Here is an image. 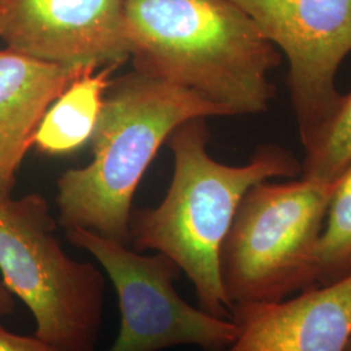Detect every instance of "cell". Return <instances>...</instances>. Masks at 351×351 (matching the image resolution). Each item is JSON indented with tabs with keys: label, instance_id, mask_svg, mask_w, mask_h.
I'll list each match as a JSON object with an SVG mask.
<instances>
[{
	"label": "cell",
	"instance_id": "1",
	"mask_svg": "<svg viewBox=\"0 0 351 351\" xmlns=\"http://www.w3.org/2000/svg\"><path fill=\"white\" fill-rule=\"evenodd\" d=\"M134 71L199 95L224 116L268 111L276 46L230 0H124Z\"/></svg>",
	"mask_w": 351,
	"mask_h": 351
},
{
	"label": "cell",
	"instance_id": "2",
	"mask_svg": "<svg viewBox=\"0 0 351 351\" xmlns=\"http://www.w3.org/2000/svg\"><path fill=\"white\" fill-rule=\"evenodd\" d=\"M206 117L177 126L167 142L175 172L163 201L132 213L133 250L160 252L173 261L193 284L199 308L230 319L220 276V250L239 203L254 185L277 177L301 176L302 164L282 147L264 145L241 167L219 163L208 155Z\"/></svg>",
	"mask_w": 351,
	"mask_h": 351
},
{
	"label": "cell",
	"instance_id": "3",
	"mask_svg": "<svg viewBox=\"0 0 351 351\" xmlns=\"http://www.w3.org/2000/svg\"><path fill=\"white\" fill-rule=\"evenodd\" d=\"M224 116L199 95L133 71L112 80L93 133V162L58 181L59 224L129 246L132 202L159 147L191 119Z\"/></svg>",
	"mask_w": 351,
	"mask_h": 351
},
{
	"label": "cell",
	"instance_id": "4",
	"mask_svg": "<svg viewBox=\"0 0 351 351\" xmlns=\"http://www.w3.org/2000/svg\"><path fill=\"white\" fill-rule=\"evenodd\" d=\"M55 230L40 195L0 197L1 282L33 315L37 339L60 351H97L106 278L72 259Z\"/></svg>",
	"mask_w": 351,
	"mask_h": 351
},
{
	"label": "cell",
	"instance_id": "5",
	"mask_svg": "<svg viewBox=\"0 0 351 351\" xmlns=\"http://www.w3.org/2000/svg\"><path fill=\"white\" fill-rule=\"evenodd\" d=\"M335 184L301 178L262 181L239 203L220 250V276L232 307L276 302L313 288L315 251Z\"/></svg>",
	"mask_w": 351,
	"mask_h": 351
},
{
	"label": "cell",
	"instance_id": "6",
	"mask_svg": "<svg viewBox=\"0 0 351 351\" xmlns=\"http://www.w3.org/2000/svg\"><path fill=\"white\" fill-rule=\"evenodd\" d=\"M66 237L99 262L117 294L120 329L107 351H162L185 345L226 351L233 342L236 326L230 319L195 308L178 295L175 284L181 269L168 256L142 255L81 228L66 229Z\"/></svg>",
	"mask_w": 351,
	"mask_h": 351
},
{
	"label": "cell",
	"instance_id": "7",
	"mask_svg": "<svg viewBox=\"0 0 351 351\" xmlns=\"http://www.w3.org/2000/svg\"><path fill=\"white\" fill-rule=\"evenodd\" d=\"M287 55L288 88L306 147L337 108L336 75L351 52V0H230Z\"/></svg>",
	"mask_w": 351,
	"mask_h": 351
},
{
	"label": "cell",
	"instance_id": "8",
	"mask_svg": "<svg viewBox=\"0 0 351 351\" xmlns=\"http://www.w3.org/2000/svg\"><path fill=\"white\" fill-rule=\"evenodd\" d=\"M124 0H0V39L7 49L75 69L129 59Z\"/></svg>",
	"mask_w": 351,
	"mask_h": 351
},
{
	"label": "cell",
	"instance_id": "9",
	"mask_svg": "<svg viewBox=\"0 0 351 351\" xmlns=\"http://www.w3.org/2000/svg\"><path fill=\"white\" fill-rule=\"evenodd\" d=\"M236 337L226 351H346L351 339V274L301 295L239 303Z\"/></svg>",
	"mask_w": 351,
	"mask_h": 351
},
{
	"label": "cell",
	"instance_id": "10",
	"mask_svg": "<svg viewBox=\"0 0 351 351\" xmlns=\"http://www.w3.org/2000/svg\"><path fill=\"white\" fill-rule=\"evenodd\" d=\"M88 71L95 69L66 68L0 50V197L12 195L16 173L49 107Z\"/></svg>",
	"mask_w": 351,
	"mask_h": 351
},
{
	"label": "cell",
	"instance_id": "11",
	"mask_svg": "<svg viewBox=\"0 0 351 351\" xmlns=\"http://www.w3.org/2000/svg\"><path fill=\"white\" fill-rule=\"evenodd\" d=\"M117 65L88 71L77 77L45 113L34 143L49 155L71 154L93 137L101 114L103 98Z\"/></svg>",
	"mask_w": 351,
	"mask_h": 351
},
{
	"label": "cell",
	"instance_id": "12",
	"mask_svg": "<svg viewBox=\"0 0 351 351\" xmlns=\"http://www.w3.org/2000/svg\"><path fill=\"white\" fill-rule=\"evenodd\" d=\"M351 274V165L336 181L326 224L315 251L314 287H324Z\"/></svg>",
	"mask_w": 351,
	"mask_h": 351
},
{
	"label": "cell",
	"instance_id": "13",
	"mask_svg": "<svg viewBox=\"0 0 351 351\" xmlns=\"http://www.w3.org/2000/svg\"><path fill=\"white\" fill-rule=\"evenodd\" d=\"M301 178L335 184L351 165V91L304 147Z\"/></svg>",
	"mask_w": 351,
	"mask_h": 351
},
{
	"label": "cell",
	"instance_id": "14",
	"mask_svg": "<svg viewBox=\"0 0 351 351\" xmlns=\"http://www.w3.org/2000/svg\"><path fill=\"white\" fill-rule=\"evenodd\" d=\"M0 351H60L33 336H23L0 326Z\"/></svg>",
	"mask_w": 351,
	"mask_h": 351
},
{
	"label": "cell",
	"instance_id": "15",
	"mask_svg": "<svg viewBox=\"0 0 351 351\" xmlns=\"http://www.w3.org/2000/svg\"><path fill=\"white\" fill-rule=\"evenodd\" d=\"M14 306L16 303L12 293L0 281V317L12 314Z\"/></svg>",
	"mask_w": 351,
	"mask_h": 351
},
{
	"label": "cell",
	"instance_id": "16",
	"mask_svg": "<svg viewBox=\"0 0 351 351\" xmlns=\"http://www.w3.org/2000/svg\"><path fill=\"white\" fill-rule=\"evenodd\" d=\"M346 351H351V339L350 342H349V345H348V348H346Z\"/></svg>",
	"mask_w": 351,
	"mask_h": 351
}]
</instances>
